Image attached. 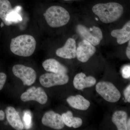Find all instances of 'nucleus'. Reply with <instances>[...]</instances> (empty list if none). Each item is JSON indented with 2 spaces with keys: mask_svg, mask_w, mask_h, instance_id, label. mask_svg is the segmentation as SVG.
Wrapping results in <instances>:
<instances>
[{
  "mask_svg": "<svg viewBox=\"0 0 130 130\" xmlns=\"http://www.w3.org/2000/svg\"><path fill=\"white\" fill-rule=\"evenodd\" d=\"M92 11L102 22L108 24L116 21L121 17L124 8L118 3H98L93 7Z\"/></svg>",
  "mask_w": 130,
  "mask_h": 130,
  "instance_id": "1",
  "label": "nucleus"
},
{
  "mask_svg": "<svg viewBox=\"0 0 130 130\" xmlns=\"http://www.w3.org/2000/svg\"><path fill=\"white\" fill-rule=\"evenodd\" d=\"M36 41L31 35H20L12 38L10 45L11 51L16 55L23 57L31 56L35 52Z\"/></svg>",
  "mask_w": 130,
  "mask_h": 130,
  "instance_id": "2",
  "label": "nucleus"
},
{
  "mask_svg": "<svg viewBox=\"0 0 130 130\" xmlns=\"http://www.w3.org/2000/svg\"><path fill=\"white\" fill-rule=\"evenodd\" d=\"M44 16L48 25L52 28H59L68 23L70 14L67 10L60 6H52L47 9Z\"/></svg>",
  "mask_w": 130,
  "mask_h": 130,
  "instance_id": "3",
  "label": "nucleus"
},
{
  "mask_svg": "<svg viewBox=\"0 0 130 130\" xmlns=\"http://www.w3.org/2000/svg\"><path fill=\"white\" fill-rule=\"evenodd\" d=\"M96 90L102 97L108 102H117L121 97L120 91L113 84L110 82H99L96 86Z\"/></svg>",
  "mask_w": 130,
  "mask_h": 130,
  "instance_id": "4",
  "label": "nucleus"
},
{
  "mask_svg": "<svg viewBox=\"0 0 130 130\" xmlns=\"http://www.w3.org/2000/svg\"><path fill=\"white\" fill-rule=\"evenodd\" d=\"M12 71L16 77L22 80L24 85H32L36 79V73L31 68L22 64H16L13 66Z\"/></svg>",
  "mask_w": 130,
  "mask_h": 130,
  "instance_id": "5",
  "label": "nucleus"
},
{
  "mask_svg": "<svg viewBox=\"0 0 130 130\" xmlns=\"http://www.w3.org/2000/svg\"><path fill=\"white\" fill-rule=\"evenodd\" d=\"M77 28L79 35L94 46L100 44L101 40L103 39L102 31L97 26L87 28L83 25H79Z\"/></svg>",
  "mask_w": 130,
  "mask_h": 130,
  "instance_id": "6",
  "label": "nucleus"
},
{
  "mask_svg": "<svg viewBox=\"0 0 130 130\" xmlns=\"http://www.w3.org/2000/svg\"><path fill=\"white\" fill-rule=\"evenodd\" d=\"M69 77L66 73H46L40 76V83L45 88L63 85L68 83Z\"/></svg>",
  "mask_w": 130,
  "mask_h": 130,
  "instance_id": "7",
  "label": "nucleus"
},
{
  "mask_svg": "<svg viewBox=\"0 0 130 130\" xmlns=\"http://www.w3.org/2000/svg\"><path fill=\"white\" fill-rule=\"evenodd\" d=\"M21 100L24 102L29 101H36L42 105H44L47 101L46 93L41 87L32 86L28 89L21 96Z\"/></svg>",
  "mask_w": 130,
  "mask_h": 130,
  "instance_id": "8",
  "label": "nucleus"
},
{
  "mask_svg": "<svg viewBox=\"0 0 130 130\" xmlns=\"http://www.w3.org/2000/svg\"><path fill=\"white\" fill-rule=\"evenodd\" d=\"M96 51L94 45L84 40L79 43L76 48V57L79 61L85 63L94 54Z\"/></svg>",
  "mask_w": 130,
  "mask_h": 130,
  "instance_id": "9",
  "label": "nucleus"
},
{
  "mask_svg": "<svg viewBox=\"0 0 130 130\" xmlns=\"http://www.w3.org/2000/svg\"><path fill=\"white\" fill-rule=\"evenodd\" d=\"M42 122L44 125L56 130L61 129L65 125L61 116L53 111H49L44 114Z\"/></svg>",
  "mask_w": 130,
  "mask_h": 130,
  "instance_id": "10",
  "label": "nucleus"
},
{
  "mask_svg": "<svg viewBox=\"0 0 130 130\" xmlns=\"http://www.w3.org/2000/svg\"><path fill=\"white\" fill-rule=\"evenodd\" d=\"M57 56L66 59H74L76 57V45L75 40L72 38L68 39L64 46L56 51Z\"/></svg>",
  "mask_w": 130,
  "mask_h": 130,
  "instance_id": "11",
  "label": "nucleus"
},
{
  "mask_svg": "<svg viewBox=\"0 0 130 130\" xmlns=\"http://www.w3.org/2000/svg\"><path fill=\"white\" fill-rule=\"evenodd\" d=\"M96 79L92 76L87 77L84 73H80L74 77L73 84L74 88L81 90L86 88H89L94 85Z\"/></svg>",
  "mask_w": 130,
  "mask_h": 130,
  "instance_id": "12",
  "label": "nucleus"
},
{
  "mask_svg": "<svg viewBox=\"0 0 130 130\" xmlns=\"http://www.w3.org/2000/svg\"><path fill=\"white\" fill-rule=\"evenodd\" d=\"M5 114L8 121L13 128L18 130L23 129V124L18 112L14 107H7L5 110Z\"/></svg>",
  "mask_w": 130,
  "mask_h": 130,
  "instance_id": "13",
  "label": "nucleus"
},
{
  "mask_svg": "<svg viewBox=\"0 0 130 130\" xmlns=\"http://www.w3.org/2000/svg\"><path fill=\"white\" fill-rule=\"evenodd\" d=\"M112 37L116 38L118 43L122 44L130 40V21L124 25L123 28L119 29H115L111 32Z\"/></svg>",
  "mask_w": 130,
  "mask_h": 130,
  "instance_id": "14",
  "label": "nucleus"
},
{
  "mask_svg": "<svg viewBox=\"0 0 130 130\" xmlns=\"http://www.w3.org/2000/svg\"><path fill=\"white\" fill-rule=\"evenodd\" d=\"M44 70L48 72L57 73H67V68L56 60L49 59L44 61L42 63Z\"/></svg>",
  "mask_w": 130,
  "mask_h": 130,
  "instance_id": "15",
  "label": "nucleus"
},
{
  "mask_svg": "<svg viewBox=\"0 0 130 130\" xmlns=\"http://www.w3.org/2000/svg\"><path fill=\"white\" fill-rule=\"evenodd\" d=\"M67 101L71 107L80 110H87L90 105L88 100L80 95L71 96L67 98Z\"/></svg>",
  "mask_w": 130,
  "mask_h": 130,
  "instance_id": "16",
  "label": "nucleus"
},
{
  "mask_svg": "<svg viewBox=\"0 0 130 130\" xmlns=\"http://www.w3.org/2000/svg\"><path fill=\"white\" fill-rule=\"evenodd\" d=\"M128 115L125 111H118L115 112L112 117V121L118 130H127Z\"/></svg>",
  "mask_w": 130,
  "mask_h": 130,
  "instance_id": "17",
  "label": "nucleus"
},
{
  "mask_svg": "<svg viewBox=\"0 0 130 130\" xmlns=\"http://www.w3.org/2000/svg\"><path fill=\"white\" fill-rule=\"evenodd\" d=\"M13 11L8 0H0V18L6 25H11L8 21L9 15Z\"/></svg>",
  "mask_w": 130,
  "mask_h": 130,
  "instance_id": "18",
  "label": "nucleus"
},
{
  "mask_svg": "<svg viewBox=\"0 0 130 130\" xmlns=\"http://www.w3.org/2000/svg\"><path fill=\"white\" fill-rule=\"evenodd\" d=\"M61 116L65 125L68 127L78 128L83 124L82 120L79 118L73 117L72 112L70 111L62 114Z\"/></svg>",
  "mask_w": 130,
  "mask_h": 130,
  "instance_id": "19",
  "label": "nucleus"
},
{
  "mask_svg": "<svg viewBox=\"0 0 130 130\" xmlns=\"http://www.w3.org/2000/svg\"><path fill=\"white\" fill-rule=\"evenodd\" d=\"M24 125L26 129L31 128L32 126V117L29 111H25L24 112L23 116Z\"/></svg>",
  "mask_w": 130,
  "mask_h": 130,
  "instance_id": "20",
  "label": "nucleus"
},
{
  "mask_svg": "<svg viewBox=\"0 0 130 130\" xmlns=\"http://www.w3.org/2000/svg\"><path fill=\"white\" fill-rule=\"evenodd\" d=\"M122 75L123 78L125 79H128L130 77V65H126L124 66L122 70Z\"/></svg>",
  "mask_w": 130,
  "mask_h": 130,
  "instance_id": "21",
  "label": "nucleus"
},
{
  "mask_svg": "<svg viewBox=\"0 0 130 130\" xmlns=\"http://www.w3.org/2000/svg\"><path fill=\"white\" fill-rule=\"evenodd\" d=\"M7 79V76L4 73H0V90H1L5 85Z\"/></svg>",
  "mask_w": 130,
  "mask_h": 130,
  "instance_id": "22",
  "label": "nucleus"
},
{
  "mask_svg": "<svg viewBox=\"0 0 130 130\" xmlns=\"http://www.w3.org/2000/svg\"><path fill=\"white\" fill-rule=\"evenodd\" d=\"M124 96L125 102H130V85H128L124 90Z\"/></svg>",
  "mask_w": 130,
  "mask_h": 130,
  "instance_id": "23",
  "label": "nucleus"
},
{
  "mask_svg": "<svg viewBox=\"0 0 130 130\" xmlns=\"http://www.w3.org/2000/svg\"><path fill=\"white\" fill-rule=\"evenodd\" d=\"M5 113L2 110H0V121H3L5 119Z\"/></svg>",
  "mask_w": 130,
  "mask_h": 130,
  "instance_id": "24",
  "label": "nucleus"
},
{
  "mask_svg": "<svg viewBox=\"0 0 130 130\" xmlns=\"http://www.w3.org/2000/svg\"><path fill=\"white\" fill-rule=\"evenodd\" d=\"M126 56L128 59H130V46L128 45V47L126 48Z\"/></svg>",
  "mask_w": 130,
  "mask_h": 130,
  "instance_id": "25",
  "label": "nucleus"
},
{
  "mask_svg": "<svg viewBox=\"0 0 130 130\" xmlns=\"http://www.w3.org/2000/svg\"><path fill=\"white\" fill-rule=\"evenodd\" d=\"M127 128L128 130H130V118L129 119L127 123Z\"/></svg>",
  "mask_w": 130,
  "mask_h": 130,
  "instance_id": "26",
  "label": "nucleus"
},
{
  "mask_svg": "<svg viewBox=\"0 0 130 130\" xmlns=\"http://www.w3.org/2000/svg\"><path fill=\"white\" fill-rule=\"evenodd\" d=\"M65 1H76V0H64Z\"/></svg>",
  "mask_w": 130,
  "mask_h": 130,
  "instance_id": "27",
  "label": "nucleus"
}]
</instances>
